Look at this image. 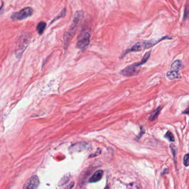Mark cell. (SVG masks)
<instances>
[{"mask_svg":"<svg viewBox=\"0 0 189 189\" xmlns=\"http://www.w3.org/2000/svg\"><path fill=\"white\" fill-rule=\"evenodd\" d=\"M82 15H83V12L81 11H77L75 13L72 23L70 26L68 31L65 33L64 36V44L66 47H67L69 45L71 39L74 36L76 28H77V26L79 25L80 19H82Z\"/></svg>","mask_w":189,"mask_h":189,"instance_id":"1","label":"cell"},{"mask_svg":"<svg viewBox=\"0 0 189 189\" xmlns=\"http://www.w3.org/2000/svg\"><path fill=\"white\" fill-rule=\"evenodd\" d=\"M29 36L27 35L26 33L25 34H22L19 38L17 44L16 45V50H15V54L16 57L19 58L22 56V53L25 50L26 47L29 44Z\"/></svg>","mask_w":189,"mask_h":189,"instance_id":"2","label":"cell"},{"mask_svg":"<svg viewBox=\"0 0 189 189\" xmlns=\"http://www.w3.org/2000/svg\"><path fill=\"white\" fill-rule=\"evenodd\" d=\"M33 12V10L31 7H25L18 12L13 13L11 16V19L13 21L23 20L31 16Z\"/></svg>","mask_w":189,"mask_h":189,"instance_id":"3","label":"cell"},{"mask_svg":"<svg viewBox=\"0 0 189 189\" xmlns=\"http://www.w3.org/2000/svg\"><path fill=\"white\" fill-rule=\"evenodd\" d=\"M90 42V34L88 32H85L79 39L76 46L79 49H84L88 46Z\"/></svg>","mask_w":189,"mask_h":189,"instance_id":"4","label":"cell"},{"mask_svg":"<svg viewBox=\"0 0 189 189\" xmlns=\"http://www.w3.org/2000/svg\"><path fill=\"white\" fill-rule=\"evenodd\" d=\"M39 180L37 176L34 175L31 177L25 183L23 189H36L39 186Z\"/></svg>","mask_w":189,"mask_h":189,"instance_id":"5","label":"cell"},{"mask_svg":"<svg viewBox=\"0 0 189 189\" xmlns=\"http://www.w3.org/2000/svg\"><path fill=\"white\" fill-rule=\"evenodd\" d=\"M90 148V145L86 143H79L71 145L69 148V150L71 152L88 150Z\"/></svg>","mask_w":189,"mask_h":189,"instance_id":"6","label":"cell"},{"mask_svg":"<svg viewBox=\"0 0 189 189\" xmlns=\"http://www.w3.org/2000/svg\"><path fill=\"white\" fill-rule=\"evenodd\" d=\"M137 67H136L133 64L132 65L126 67L125 68H124L123 70H122L121 72V74L123 76H126V77L134 76L137 72Z\"/></svg>","mask_w":189,"mask_h":189,"instance_id":"7","label":"cell"},{"mask_svg":"<svg viewBox=\"0 0 189 189\" xmlns=\"http://www.w3.org/2000/svg\"><path fill=\"white\" fill-rule=\"evenodd\" d=\"M103 171L102 170H97L90 177L89 180L90 183H96L100 181L102 177Z\"/></svg>","mask_w":189,"mask_h":189,"instance_id":"8","label":"cell"},{"mask_svg":"<svg viewBox=\"0 0 189 189\" xmlns=\"http://www.w3.org/2000/svg\"><path fill=\"white\" fill-rule=\"evenodd\" d=\"M183 68V63L180 60H176L172 63L171 66V70L177 71L181 70Z\"/></svg>","mask_w":189,"mask_h":189,"instance_id":"9","label":"cell"},{"mask_svg":"<svg viewBox=\"0 0 189 189\" xmlns=\"http://www.w3.org/2000/svg\"><path fill=\"white\" fill-rule=\"evenodd\" d=\"M166 77L169 79L170 80H173L175 79H179L181 78V76L178 72L173 71V70H170V72H168L166 73Z\"/></svg>","mask_w":189,"mask_h":189,"instance_id":"10","label":"cell"},{"mask_svg":"<svg viewBox=\"0 0 189 189\" xmlns=\"http://www.w3.org/2000/svg\"><path fill=\"white\" fill-rule=\"evenodd\" d=\"M151 51H149V52H147L144 55V56H143V58H142V60L140 61V62H139L138 63H135V64H134V65L136 67L138 68L139 67H140V66H142V65L145 64V63L148 61V60L149 59V57L151 56Z\"/></svg>","mask_w":189,"mask_h":189,"instance_id":"11","label":"cell"},{"mask_svg":"<svg viewBox=\"0 0 189 189\" xmlns=\"http://www.w3.org/2000/svg\"><path fill=\"white\" fill-rule=\"evenodd\" d=\"M162 109V107L161 106L159 107L157 109H155L152 113L150 115L149 117V119L151 121H154L157 119L158 118V117L159 115V114L160 113L161 110Z\"/></svg>","mask_w":189,"mask_h":189,"instance_id":"12","label":"cell"},{"mask_svg":"<svg viewBox=\"0 0 189 189\" xmlns=\"http://www.w3.org/2000/svg\"><path fill=\"white\" fill-rule=\"evenodd\" d=\"M46 23L44 22H40L38 24V25L37 26V30L38 31V33L39 34H42L43 32H44V30L45 29L46 27Z\"/></svg>","mask_w":189,"mask_h":189,"instance_id":"13","label":"cell"},{"mask_svg":"<svg viewBox=\"0 0 189 189\" xmlns=\"http://www.w3.org/2000/svg\"><path fill=\"white\" fill-rule=\"evenodd\" d=\"M164 137L166 139H168L169 141H171V142L175 141V138H174L173 133L170 131H168L167 132H166V134L164 135Z\"/></svg>","mask_w":189,"mask_h":189,"instance_id":"14","label":"cell"},{"mask_svg":"<svg viewBox=\"0 0 189 189\" xmlns=\"http://www.w3.org/2000/svg\"><path fill=\"white\" fill-rule=\"evenodd\" d=\"M170 148L171 151V152H172V154L173 155V158H174V161L175 163H176L175 161V159H176V156H177V149L176 148V146L174 144H171L170 145Z\"/></svg>","mask_w":189,"mask_h":189,"instance_id":"15","label":"cell"},{"mask_svg":"<svg viewBox=\"0 0 189 189\" xmlns=\"http://www.w3.org/2000/svg\"><path fill=\"white\" fill-rule=\"evenodd\" d=\"M127 189H142V188L138 183H133L128 185Z\"/></svg>","mask_w":189,"mask_h":189,"instance_id":"16","label":"cell"},{"mask_svg":"<svg viewBox=\"0 0 189 189\" xmlns=\"http://www.w3.org/2000/svg\"><path fill=\"white\" fill-rule=\"evenodd\" d=\"M184 19H189V5H186L185 11H184Z\"/></svg>","mask_w":189,"mask_h":189,"instance_id":"17","label":"cell"},{"mask_svg":"<svg viewBox=\"0 0 189 189\" xmlns=\"http://www.w3.org/2000/svg\"><path fill=\"white\" fill-rule=\"evenodd\" d=\"M183 163H184V165L185 166H189V154H186L184 155V159H183Z\"/></svg>","mask_w":189,"mask_h":189,"instance_id":"18","label":"cell"},{"mask_svg":"<svg viewBox=\"0 0 189 189\" xmlns=\"http://www.w3.org/2000/svg\"><path fill=\"white\" fill-rule=\"evenodd\" d=\"M69 175H66V176H65V177H64L63 179L61 180L60 182L59 183V185H60V186H62V185H63L64 184H65V183H67V182L69 181Z\"/></svg>","mask_w":189,"mask_h":189,"instance_id":"19","label":"cell"},{"mask_svg":"<svg viewBox=\"0 0 189 189\" xmlns=\"http://www.w3.org/2000/svg\"><path fill=\"white\" fill-rule=\"evenodd\" d=\"M65 13H66V10H65V8H64L63 10L60 12V13L59 14V15L56 17V19H54V21L59 19H60L61 17H63L65 15Z\"/></svg>","mask_w":189,"mask_h":189,"instance_id":"20","label":"cell"},{"mask_svg":"<svg viewBox=\"0 0 189 189\" xmlns=\"http://www.w3.org/2000/svg\"><path fill=\"white\" fill-rule=\"evenodd\" d=\"M183 114H188L189 115V107L186 110H185L183 112Z\"/></svg>","mask_w":189,"mask_h":189,"instance_id":"21","label":"cell"},{"mask_svg":"<svg viewBox=\"0 0 189 189\" xmlns=\"http://www.w3.org/2000/svg\"><path fill=\"white\" fill-rule=\"evenodd\" d=\"M169 173V170L168 169H165L164 171H163V175H165V174H168Z\"/></svg>","mask_w":189,"mask_h":189,"instance_id":"22","label":"cell"},{"mask_svg":"<svg viewBox=\"0 0 189 189\" xmlns=\"http://www.w3.org/2000/svg\"><path fill=\"white\" fill-rule=\"evenodd\" d=\"M3 4H2V5L0 7V14L3 12Z\"/></svg>","mask_w":189,"mask_h":189,"instance_id":"23","label":"cell"},{"mask_svg":"<svg viewBox=\"0 0 189 189\" xmlns=\"http://www.w3.org/2000/svg\"><path fill=\"white\" fill-rule=\"evenodd\" d=\"M73 184H74V183H71V184H70V185L69 186H68V187H67V188H66V189H71V188H72V187H73V185H73Z\"/></svg>","mask_w":189,"mask_h":189,"instance_id":"24","label":"cell"}]
</instances>
